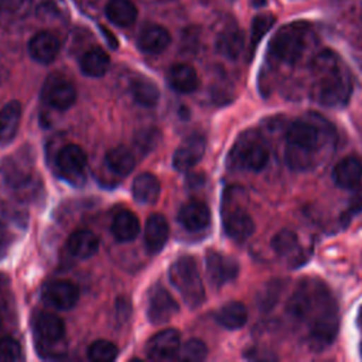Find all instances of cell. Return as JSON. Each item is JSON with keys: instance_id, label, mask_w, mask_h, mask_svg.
Instances as JSON below:
<instances>
[{"instance_id": "cell-7", "label": "cell", "mask_w": 362, "mask_h": 362, "mask_svg": "<svg viewBox=\"0 0 362 362\" xmlns=\"http://www.w3.org/2000/svg\"><path fill=\"white\" fill-rule=\"evenodd\" d=\"M168 277L173 287L181 294L184 303L191 308L199 307L205 300L204 283L197 266L191 256L178 257L168 270Z\"/></svg>"}, {"instance_id": "cell-30", "label": "cell", "mask_w": 362, "mask_h": 362, "mask_svg": "<svg viewBox=\"0 0 362 362\" xmlns=\"http://www.w3.org/2000/svg\"><path fill=\"white\" fill-rule=\"evenodd\" d=\"M110 65L109 55L106 51H103L99 47H93L88 49L79 61V66L83 75L90 76V78H100L103 76Z\"/></svg>"}, {"instance_id": "cell-8", "label": "cell", "mask_w": 362, "mask_h": 362, "mask_svg": "<svg viewBox=\"0 0 362 362\" xmlns=\"http://www.w3.org/2000/svg\"><path fill=\"white\" fill-rule=\"evenodd\" d=\"M146 311L147 318L153 325H164L180 311V307L174 297L157 284L148 291Z\"/></svg>"}, {"instance_id": "cell-18", "label": "cell", "mask_w": 362, "mask_h": 362, "mask_svg": "<svg viewBox=\"0 0 362 362\" xmlns=\"http://www.w3.org/2000/svg\"><path fill=\"white\" fill-rule=\"evenodd\" d=\"M30 57L40 64H51L59 54V40L49 31H40L28 41Z\"/></svg>"}, {"instance_id": "cell-2", "label": "cell", "mask_w": 362, "mask_h": 362, "mask_svg": "<svg viewBox=\"0 0 362 362\" xmlns=\"http://www.w3.org/2000/svg\"><path fill=\"white\" fill-rule=\"evenodd\" d=\"M334 140V129L325 119L313 113L298 117L286 133V164L296 171H308L320 164Z\"/></svg>"}, {"instance_id": "cell-23", "label": "cell", "mask_w": 362, "mask_h": 362, "mask_svg": "<svg viewBox=\"0 0 362 362\" xmlns=\"http://www.w3.org/2000/svg\"><path fill=\"white\" fill-rule=\"evenodd\" d=\"M171 42L168 30L160 24H147L137 37V47L146 54H161Z\"/></svg>"}, {"instance_id": "cell-37", "label": "cell", "mask_w": 362, "mask_h": 362, "mask_svg": "<svg viewBox=\"0 0 362 362\" xmlns=\"http://www.w3.org/2000/svg\"><path fill=\"white\" fill-rule=\"evenodd\" d=\"M206 355H208L206 344L198 338H191L181 345L177 358L187 362H199V361H204Z\"/></svg>"}, {"instance_id": "cell-9", "label": "cell", "mask_w": 362, "mask_h": 362, "mask_svg": "<svg viewBox=\"0 0 362 362\" xmlns=\"http://www.w3.org/2000/svg\"><path fill=\"white\" fill-rule=\"evenodd\" d=\"M42 98L51 107L57 110H66L75 103L76 90L65 76L52 74L44 83Z\"/></svg>"}, {"instance_id": "cell-19", "label": "cell", "mask_w": 362, "mask_h": 362, "mask_svg": "<svg viewBox=\"0 0 362 362\" xmlns=\"http://www.w3.org/2000/svg\"><path fill=\"white\" fill-rule=\"evenodd\" d=\"M272 249L280 257L288 259L293 266H298L305 262V255L298 236L290 229H281L272 238Z\"/></svg>"}, {"instance_id": "cell-32", "label": "cell", "mask_w": 362, "mask_h": 362, "mask_svg": "<svg viewBox=\"0 0 362 362\" xmlns=\"http://www.w3.org/2000/svg\"><path fill=\"white\" fill-rule=\"evenodd\" d=\"M215 318L216 322L226 329H239L247 321V310L240 301H228L218 310Z\"/></svg>"}, {"instance_id": "cell-44", "label": "cell", "mask_w": 362, "mask_h": 362, "mask_svg": "<svg viewBox=\"0 0 362 362\" xmlns=\"http://www.w3.org/2000/svg\"><path fill=\"white\" fill-rule=\"evenodd\" d=\"M187 185L188 187H198V185H201L202 182H204V177L202 175H199V174H189L188 177H187Z\"/></svg>"}, {"instance_id": "cell-40", "label": "cell", "mask_w": 362, "mask_h": 362, "mask_svg": "<svg viewBox=\"0 0 362 362\" xmlns=\"http://www.w3.org/2000/svg\"><path fill=\"white\" fill-rule=\"evenodd\" d=\"M352 191L354 192H352V195H351V198L348 201V206H346V209H345V212L342 215L344 225H346L354 215H356L358 212L362 211V184L359 187L354 188Z\"/></svg>"}, {"instance_id": "cell-27", "label": "cell", "mask_w": 362, "mask_h": 362, "mask_svg": "<svg viewBox=\"0 0 362 362\" xmlns=\"http://www.w3.org/2000/svg\"><path fill=\"white\" fill-rule=\"evenodd\" d=\"M66 247L74 257L89 259L96 255L99 249V239L92 230L79 229L71 233L66 242Z\"/></svg>"}, {"instance_id": "cell-14", "label": "cell", "mask_w": 362, "mask_h": 362, "mask_svg": "<svg viewBox=\"0 0 362 362\" xmlns=\"http://www.w3.org/2000/svg\"><path fill=\"white\" fill-rule=\"evenodd\" d=\"M205 147H206V140L204 134L195 132L187 136L173 156L174 168L178 171L191 170L204 157Z\"/></svg>"}, {"instance_id": "cell-36", "label": "cell", "mask_w": 362, "mask_h": 362, "mask_svg": "<svg viewBox=\"0 0 362 362\" xmlns=\"http://www.w3.org/2000/svg\"><path fill=\"white\" fill-rule=\"evenodd\" d=\"M117 346L106 339H98L88 348V358L93 362H112L117 358Z\"/></svg>"}, {"instance_id": "cell-48", "label": "cell", "mask_w": 362, "mask_h": 362, "mask_svg": "<svg viewBox=\"0 0 362 362\" xmlns=\"http://www.w3.org/2000/svg\"><path fill=\"white\" fill-rule=\"evenodd\" d=\"M361 352H362V346H361Z\"/></svg>"}, {"instance_id": "cell-16", "label": "cell", "mask_w": 362, "mask_h": 362, "mask_svg": "<svg viewBox=\"0 0 362 362\" xmlns=\"http://www.w3.org/2000/svg\"><path fill=\"white\" fill-rule=\"evenodd\" d=\"M57 167L66 180H79L86 167V154L78 144H66L57 154Z\"/></svg>"}, {"instance_id": "cell-45", "label": "cell", "mask_w": 362, "mask_h": 362, "mask_svg": "<svg viewBox=\"0 0 362 362\" xmlns=\"http://www.w3.org/2000/svg\"><path fill=\"white\" fill-rule=\"evenodd\" d=\"M102 33L105 34V37H106V38H109L107 41H109L110 47H112V48H116V47H117V41H116V38H115L109 31H106V28H105V27H102Z\"/></svg>"}, {"instance_id": "cell-6", "label": "cell", "mask_w": 362, "mask_h": 362, "mask_svg": "<svg viewBox=\"0 0 362 362\" xmlns=\"http://www.w3.org/2000/svg\"><path fill=\"white\" fill-rule=\"evenodd\" d=\"M270 158V151L266 140L257 130H246L238 136L230 147L226 164L230 170L239 171H262Z\"/></svg>"}, {"instance_id": "cell-35", "label": "cell", "mask_w": 362, "mask_h": 362, "mask_svg": "<svg viewBox=\"0 0 362 362\" xmlns=\"http://www.w3.org/2000/svg\"><path fill=\"white\" fill-rule=\"evenodd\" d=\"M274 16L273 14H257L252 20L250 25V40H249V49H250V57L255 54L257 44L263 40V37L270 31V28L274 25Z\"/></svg>"}, {"instance_id": "cell-25", "label": "cell", "mask_w": 362, "mask_h": 362, "mask_svg": "<svg viewBox=\"0 0 362 362\" xmlns=\"http://www.w3.org/2000/svg\"><path fill=\"white\" fill-rule=\"evenodd\" d=\"M21 120V105L18 100H10L0 110V147L8 146L20 126Z\"/></svg>"}, {"instance_id": "cell-26", "label": "cell", "mask_w": 362, "mask_h": 362, "mask_svg": "<svg viewBox=\"0 0 362 362\" xmlns=\"http://www.w3.org/2000/svg\"><path fill=\"white\" fill-rule=\"evenodd\" d=\"M161 192L158 178L151 173H141L133 180V198L143 205H153L157 202Z\"/></svg>"}, {"instance_id": "cell-21", "label": "cell", "mask_w": 362, "mask_h": 362, "mask_svg": "<svg viewBox=\"0 0 362 362\" xmlns=\"http://www.w3.org/2000/svg\"><path fill=\"white\" fill-rule=\"evenodd\" d=\"M33 0H0V33L20 25L33 11Z\"/></svg>"}, {"instance_id": "cell-47", "label": "cell", "mask_w": 362, "mask_h": 362, "mask_svg": "<svg viewBox=\"0 0 362 362\" xmlns=\"http://www.w3.org/2000/svg\"><path fill=\"white\" fill-rule=\"evenodd\" d=\"M0 329H1V320H0Z\"/></svg>"}, {"instance_id": "cell-42", "label": "cell", "mask_w": 362, "mask_h": 362, "mask_svg": "<svg viewBox=\"0 0 362 362\" xmlns=\"http://www.w3.org/2000/svg\"><path fill=\"white\" fill-rule=\"evenodd\" d=\"M277 287L276 283L270 284L267 287V291L264 294L260 296V300H259V307H263V308H269V307H273L276 298L279 297V290H274Z\"/></svg>"}, {"instance_id": "cell-12", "label": "cell", "mask_w": 362, "mask_h": 362, "mask_svg": "<svg viewBox=\"0 0 362 362\" xmlns=\"http://www.w3.org/2000/svg\"><path fill=\"white\" fill-rule=\"evenodd\" d=\"M181 337L177 329L167 328L154 334L146 344V355L151 361H173L178 356Z\"/></svg>"}, {"instance_id": "cell-4", "label": "cell", "mask_w": 362, "mask_h": 362, "mask_svg": "<svg viewBox=\"0 0 362 362\" xmlns=\"http://www.w3.org/2000/svg\"><path fill=\"white\" fill-rule=\"evenodd\" d=\"M0 174L6 185L20 199L27 201L38 194L41 182L34 174V153L30 146H24L4 157L0 164Z\"/></svg>"}, {"instance_id": "cell-29", "label": "cell", "mask_w": 362, "mask_h": 362, "mask_svg": "<svg viewBox=\"0 0 362 362\" xmlns=\"http://www.w3.org/2000/svg\"><path fill=\"white\" fill-rule=\"evenodd\" d=\"M170 86L180 93H192L198 85V74L188 64H175L168 72Z\"/></svg>"}, {"instance_id": "cell-10", "label": "cell", "mask_w": 362, "mask_h": 362, "mask_svg": "<svg viewBox=\"0 0 362 362\" xmlns=\"http://www.w3.org/2000/svg\"><path fill=\"white\" fill-rule=\"evenodd\" d=\"M223 230L232 240L242 243L255 232V221L242 206H226L222 211Z\"/></svg>"}, {"instance_id": "cell-17", "label": "cell", "mask_w": 362, "mask_h": 362, "mask_svg": "<svg viewBox=\"0 0 362 362\" xmlns=\"http://www.w3.org/2000/svg\"><path fill=\"white\" fill-rule=\"evenodd\" d=\"M178 222L189 232H201L211 223V211L202 201H188L178 211Z\"/></svg>"}, {"instance_id": "cell-31", "label": "cell", "mask_w": 362, "mask_h": 362, "mask_svg": "<svg viewBox=\"0 0 362 362\" xmlns=\"http://www.w3.org/2000/svg\"><path fill=\"white\" fill-rule=\"evenodd\" d=\"M105 14L110 23L117 27H129L137 18V7L130 0H109Z\"/></svg>"}, {"instance_id": "cell-43", "label": "cell", "mask_w": 362, "mask_h": 362, "mask_svg": "<svg viewBox=\"0 0 362 362\" xmlns=\"http://www.w3.org/2000/svg\"><path fill=\"white\" fill-rule=\"evenodd\" d=\"M247 359H274V356L272 354H269V351H259V349H250L246 355H245Z\"/></svg>"}, {"instance_id": "cell-5", "label": "cell", "mask_w": 362, "mask_h": 362, "mask_svg": "<svg viewBox=\"0 0 362 362\" xmlns=\"http://www.w3.org/2000/svg\"><path fill=\"white\" fill-rule=\"evenodd\" d=\"M313 35V28L307 21L287 23L273 34L269 42V54L283 64L293 65L303 58Z\"/></svg>"}, {"instance_id": "cell-3", "label": "cell", "mask_w": 362, "mask_h": 362, "mask_svg": "<svg viewBox=\"0 0 362 362\" xmlns=\"http://www.w3.org/2000/svg\"><path fill=\"white\" fill-rule=\"evenodd\" d=\"M315 98L325 107H342L352 95V78L342 59L331 49H322L313 59Z\"/></svg>"}, {"instance_id": "cell-46", "label": "cell", "mask_w": 362, "mask_h": 362, "mask_svg": "<svg viewBox=\"0 0 362 362\" xmlns=\"http://www.w3.org/2000/svg\"><path fill=\"white\" fill-rule=\"evenodd\" d=\"M253 7H263L266 4V0H250Z\"/></svg>"}, {"instance_id": "cell-39", "label": "cell", "mask_w": 362, "mask_h": 362, "mask_svg": "<svg viewBox=\"0 0 362 362\" xmlns=\"http://www.w3.org/2000/svg\"><path fill=\"white\" fill-rule=\"evenodd\" d=\"M21 359V346L13 337L0 338V361H18Z\"/></svg>"}, {"instance_id": "cell-22", "label": "cell", "mask_w": 362, "mask_h": 362, "mask_svg": "<svg viewBox=\"0 0 362 362\" xmlns=\"http://www.w3.org/2000/svg\"><path fill=\"white\" fill-rule=\"evenodd\" d=\"M332 181L344 189H354L362 184V163L354 156L338 161L332 170Z\"/></svg>"}, {"instance_id": "cell-28", "label": "cell", "mask_w": 362, "mask_h": 362, "mask_svg": "<svg viewBox=\"0 0 362 362\" xmlns=\"http://www.w3.org/2000/svg\"><path fill=\"white\" fill-rule=\"evenodd\" d=\"M110 230L116 238V240L132 242L140 233L139 218L133 212L127 209H122L113 216Z\"/></svg>"}, {"instance_id": "cell-41", "label": "cell", "mask_w": 362, "mask_h": 362, "mask_svg": "<svg viewBox=\"0 0 362 362\" xmlns=\"http://www.w3.org/2000/svg\"><path fill=\"white\" fill-rule=\"evenodd\" d=\"M14 243V235L8 226L0 221V259H4Z\"/></svg>"}, {"instance_id": "cell-33", "label": "cell", "mask_w": 362, "mask_h": 362, "mask_svg": "<svg viewBox=\"0 0 362 362\" xmlns=\"http://www.w3.org/2000/svg\"><path fill=\"white\" fill-rule=\"evenodd\" d=\"M105 163L112 173L122 177L129 175L136 167V158L133 153L123 146L110 148L105 156Z\"/></svg>"}, {"instance_id": "cell-1", "label": "cell", "mask_w": 362, "mask_h": 362, "mask_svg": "<svg viewBox=\"0 0 362 362\" xmlns=\"http://www.w3.org/2000/svg\"><path fill=\"white\" fill-rule=\"evenodd\" d=\"M288 314L307 327L311 348L331 345L339 328V314L329 288L317 279H303L287 303Z\"/></svg>"}, {"instance_id": "cell-15", "label": "cell", "mask_w": 362, "mask_h": 362, "mask_svg": "<svg viewBox=\"0 0 362 362\" xmlns=\"http://www.w3.org/2000/svg\"><path fill=\"white\" fill-rule=\"evenodd\" d=\"M33 328L35 339L40 341L44 348H51L61 342L65 335L64 321L58 315L47 311H41L34 317Z\"/></svg>"}, {"instance_id": "cell-13", "label": "cell", "mask_w": 362, "mask_h": 362, "mask_svg": "<svg viewBox=\"0 0 362 362\" xmlns=\"http://www.w3.org/2000/svg\"><path fill=\"white\" fill-rule=\"evenodd\" d=\"M42 300L52 308L71 310L79 300V288L69 280H54L42 287Z\"/></svg>"}, {"instance_id": "cell-24", "label": "cell", "mask_w": 362, "mask_h": 362, "mask_svg": "<svg viewBox=\"0 0 362 362\" xmlns=\"http://www.w3.org/2000/svg\"><path fill=\"white\" fill-rule=\"evenodd\" d=\"M245 47V35L238 25H226L216 37L215 48L216 51L228 58L238 59Z\"/></svg>"}, {"instance_id": "cell-20", "label": "cell", "mask_w": 362, "mask_h": 362, "mask_svg": "<svg viewBox=\"0 0 362 362\" xmlns=\"http://www.w3.org/2000/svg\"><path fill=\"white\" fill-rule=\"evenodd\" d=\"M170 236V226L164 215L153 214L144 226V245L150 255L160 253Z\"/></svg>"}, {"instance_id": "cell-38", "label": "cell", "mask_w": 362, "mask_h": 362, "mask_svg": "<svg viewBox=\"0 0 362 362\" xmlns=\"http://www.w3.org/2000/svg\"><path fill=\"white\" fill-rule=\"evenodd\" d=\"M160 140H161V133L154 127H148V129L140 130L136 134L134 144H136V148L141 154H147V153L153 151V148H156V146L160 143Z\"/></svg>"}, {"instance_id": "cell-34", "label": "cell", "mask_w": 362, "mask_h": 362, "mask_svg": "<svg viewBox=\"0 0 362 362\" xmlns=\"http://www.w3.org/2000/svg\"><path fill=\"white\" fill-rule=\"evenodd\" d=\"M130 93L134 102L143 107H153L160 99V90L157 85L146 78H140L132 82Z\"/></svg>"}, {"instance_id": "cell-11", "label": "cell", "mask_w": 362, "mask_h": 362, "mask_svg": "<svg viewBox=\"0 0 362 362\" xmlns=\"http://www.w3.org/2000/svg\"><path fill=\"white\" fill-rule=\"evenodd\" d=\"M205 267L209 281L218 288L233 281L239 274L238 262L233 257L219 253L216 250L206 252Z\"/></svg>"}]
</instances>
